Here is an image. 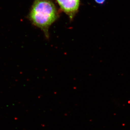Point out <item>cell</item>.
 <instances>
[{
    "label": "cell",
    "instance_id": "obj_2",
    "mask_svg": "<svg viewBox=\"0 0 130 130\" xmlns=\"http://www.w3.org/2000/svg\"><path fill=\"white\" fill-rule=\"evenodd\" d=\"M61 9L68 15L70 19H73L79 8V0H56Z\"/></svg>",
    "mask_w": 130,
    "mask_h": 130
},
{
    "label": "cell",
    "instance_id": "obj_1",
    "mask_svg": "<svg viewBox=\"0 0 130 130\" xmlns=\"http://www.w3.org/2000/svg\"><path fill=\"white\" fill-rule=\"evenodd\" d=\"M29 18L32 23L40 28L48 39L49 29L58 19V12L51 0H35Z\"/></svg>",
    "mask_w": 130,
    "mask_h": 130
},
{
    "label": "cell",
    "instance_id": "obj_3",
    "mask_svg": "<svg viewBox=\"0 0 130 130\" xmlns=\"http://www.w3.org/2000/svg\"><path fill=\"white\" fill-rule=\"evenodd\" d=\"M106 0H95V2L99 4L102 5L106 1Z\"/></svg>",
    "mask_w": 130,
    "mask_h": 130
}]
</instances>
